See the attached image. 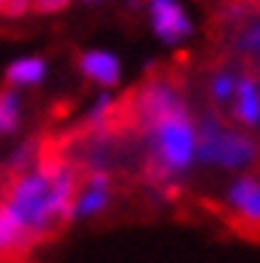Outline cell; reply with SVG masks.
Returning <instances> with one entry per match:
<instances>
[{
  "label": "cell",
  "instance_id": "6da1fadb",
  "mask_svg": "<svg viewBox=\"0 0 260 263\" xmlns=\"http://www.w3.org/2000/svg\"><path fill=\"white\" fill-rule=\"evenodd\" d=\"M74 194H77L74 170L64 162H43L16 173L3 199L19 215L32 239H40L56 223L72 218Z\"/></svg>",
  "mask_w": 260,
  "mask_h": 263
},
{
  "label": "cell",
  "instance_id": "7a4b0ae2",
  "mask_svg": "<svg viewBox=\"0 0 260 263\" xmlns=\"http://www.w3.org/2000/svg\"><path fill=\"white\" fill-rule=\"evenodd\" d=\"M151 157H154L157 178H173L189 170L196 160V125L186 106L178 104L173 109L157 115L146 122Z\"/></svg>",
  "mask_w": 260,
  "mask_h": 263
},
{
  "label": "cell",
  "instance_id": "3957f363",
  "mask_svg": "<svg viewBox=\"0 0 260 263\" xmlns=\"http://www.w3.org/2000/svg\"><path fill=\"white\" fill-rule=\"evenodd\" d=\"M257 157V146L250 136L239 130L223 128L215 117H205L196 122V160L223 167V170H244Z\"/></svg>",
  "mask_w": 260,
  "mask_h": 263
},
{
  "label": "cell",
  "instance_id": "277c9868",
  "mask_svg": "<svg viewBox=\"0 0 260 263\" xmlns=\"http://www.w3.org/2000/svg\"><path fill=\"white\" fill-rule=\"evenodd\" d=\"M149 19L154 35L165 45H178L194 32L191 16L181 0H149Z\"/></svg>",
  "mask_w": 260,
  "mask_h": 263
},
{
  "label": "cell",
  "instance_id": "5b68a950",
  "mask_svg": "<svg viewBox=\"0 0 260 263\" xmlns=\"http://www.w3.org/2000/svg\"><path fill=\"white\" fill-rule=\"evenodd\" d=\"M226 208L242 226L260 231V178L239 176L226 192Z\"/></svg>",
  "mask_w": 260,
  "mask_h": 263
},
{
  "label": "cell",
  "instance_id": "8992f818",
  "mask_svg": "<svg viewBox=\"0 0 260 263\" xmlns=\"http://www.w3.org/2000/svg\"><path fill=\"white\" fill-rule=\"evenodd\" d=\"M80 72L85 74V80H90L98 88H114L122 77V64H119L117 53L93 48L80 56Z\"/></svg>",
  "mask_w": 260,
  "mask_h": 263
},
{
  "label": "cell",
  "instance_id": "52a82bcc",
  "mask_svg": "<svg viewBox=\"0 0 260 263\" xmlns=\"http://www.w3.org/2000/svg\"><path fill=\"white\" fill-rule=\"evenodd\" d=\"M109 205V176L104 170H96L85 181V186L77 189L72 202V218H93Z\"/></svg>",
  "mask_w": 260,
  "mask_h": 263
},
{
  "label": "cell",
  "instance_id": "ba28073f",
  "mask_svg": "<svg viewBox=\"0 0 260 263\" xmlns=\"http://www.w3.org/2000/svg\"><path fill=\"white\" fill-rule=\"evenodd\" d=\"M178 104H183L178 90L170 83L157 80V83H149L138 93V99H135V112H138V117L144 122H149V120H154L157 115L173 109V106H178Z\"/></svg>",
  "mask_w": 260,
  "mask_h": 263
},
{
  "label": "cell",
  "instance_id": "9c48e42d",
  "mask_svg": "<svg viewBox=\"0 0 260 263\" xmlns=\"http://www.w3.org/2000/svg\"><path fill=\"white\" fill-rule=\"evenodd\" d=\"M32 234L27 231V226L19 221V215L8 208L6 199H0V258L16 255L27 250L32 245Z\"/></svg>",
  "mask_w": 260,
  "mask_h": 263
},
{
  "label": "cell",
  "instance_id": "30bf717a",
  "mask_svg": "<svg viewBox=\"0 0 260 263\" xmlns=\"http://www.w3.org/2000/svg\"><path fill=\"white\" fill-rule=\"evenodd\" d=\"M234 115L247 128L260 125V85L252 77H239L234 90Z\"/></svg>",
  "mask_w": 260,
  "mask_h": 263
},
{
  "label": "cell",
  "instance_id": "8fae6325",
  "mask_svg": "<svg viewBox=\"0 0 260 263\" xmlns=\"http://www.w3.org/2000/svg\"><path fill=\"white\" fill-rule=\"evenodd\" d=\"M45 74H48V64H45V59L40 56H19L13 59L8 69H6V83L11 88H35L45 80Z\"/></svg>",
  "mask_w": 260,
  "mask_h": 263
},
{
  "label": "cell",
  "instance_id": "7c38bea8",
  "mask_svg": "<svg viewBox=\"0 0 260 263\" xmlns=\"http://www.w3.org/2000/svg\"><path fill=\"white\" fill-rule=\"evenodd\" d=\"M22 125V96L16 88H3L0 90V136L16 133Z\"/></svg>",
  "mask_w": 260,
  "mask_h": 263
},
{
  "label": "cell",
  "instance_id": "4fadbf2b",
  "mask_svg": "<svg viewBox=\"0 0 260 263\" xmlns=\"http://www.w3.org/2000/svg\"><path fill=\"white\" fill-rule=\"evenodd\" d=\"M236 83H239V77H236L234 72H228V69L215 72V74H212V80H210V93H212V99L221 101V104L231 101V99H234V90H236Z\"/></svg>",
  "mask_w": 260,
  "mask_h": 263
},
{
  "label": "cell",
  "instance_id": "5bb4252c",
  "mask_svg": "<svg viewBox=\"0 0 260 263\" xmlns=\"http://www.w3.org/2000/svg\"><path fill=\"white\" fill-rule=\"evenodd\" d=\"M112 109H114L112 93H98V96L93 99V104H90V109H88V122H90L93 128L106 125V120L112 117Z\"/></svg>",
  "mask_w": 260,
  "mask_h": 263
},
{
  "label": "cell",
  "instance_id": "9a60e30c",
  "mask_svg": "<svg viewBox=\"0 0 260 263\" xmlns=\"http://www.w3.org/2000/svg\"><path fill=\"white\" fill-rule=\"evenodd\" d=\"M239 51H244V53H260V24H250L239 35Z\"/></svg>",
  "mask_w": 260,
  "mask_h": 263
},
{
  "label": "cell",
  "instance_id": "2e32d148",
  "mask_svg": "<svg viewBox=\"0 0 260 263\" xmlns=\"http://www.w3.org/2000/svg\"><path fill=\"white\" fill-rule=\"evenodd\" d=\"M32 157H35V144H22L16 152H13L11 157V170H16V173H22V170H27L29 165H32Z\"/></svg>",
  "mask_w": 260,
  "mask_h": 263
},
{
  "label": "cell",
  "instance_id": "e0dca14e",
  "mask_svg": "<svg viewBox=\"0 0 260 263\" xmlns=\"http://www.w3.org/2000/svg\"><path fill=\"white\" fill-rule=\"evenodd\" d=\"M69 6V0H35L32 8L40 11V13H58Z\"/></svg>",
  "mask_w": 260,
  "mask_h": 263
},
{
  "label": "cell",
  "instance_id": "ac0fdd59",
  "mask_svg": "<svg viewBox=\"0 0 260 263\" xmlns=\"http://www.w3.org/2000/svg\"><path fill=\"white\" fill-rule=\"evenodd\" d=\"M29 6H32V0H6L3 11L8 13V16H24V13L29 11Z\"/></svg>",
  "mask_w": 260,
  "mask_h": 263
},
{
  "label": "cell",
  "instance_id": "d6986e66",
  "mask_svg": "<svg viewBox=\"0 0 260 263\" xmlns=\"http://www.w3.org/2000/svg\"><path fill=\"white\" fill-rule=\"evenodd\" d=\"M244 13H247V8H244V6H239V3H236V6H231V8H228V13H226V16L236 22V19H242V16H244Z\"/></svg>",
  "mask_w": 260,
  "mask_h": 263
},
{
  "label": "cell",
  "instance_id": "ffe728a7",
  "mask_svg": "<svg viewBox=\"0 0 260 263\" xmlns=\"http://www.w3.org/2000/svg\"><path fill=\"white\" fill-rule=\"evenodd\" d=\"M83 3H93L96 6V3H104V0H83Z\"/></svg>",
  "mask_w": 260,
  "mask_h": 263
},
{
  "label": "cell",
  "instance_id": "44dd1931",
  "mask_svg": "<svg viewBox=\"0 0 260 263\" xmlns=\"http://www.w3.org/2000/svg\"><path fill=\"white\" fill-rule=\"evenodd\" d=\"M3 6H6V0H0V11H3Z\"/></svg>",
  "mask_w": 260,
  "mask_h": 263
},
{
  "label": "cell",
  "instance_id": "7402d4cb",
  "mask_svg": "<svg viewBox=\"0 0 260 263\" xmlns=\"http://www.w3.org/2000/svg\"><path fill=\"white\" fill-rule=\"evenodd\" d=\"M0 263H6V260H3V258H0Z\"/></svg>",
  "mask_w": 260,
  "mask_h": 263
}]
</instances>
